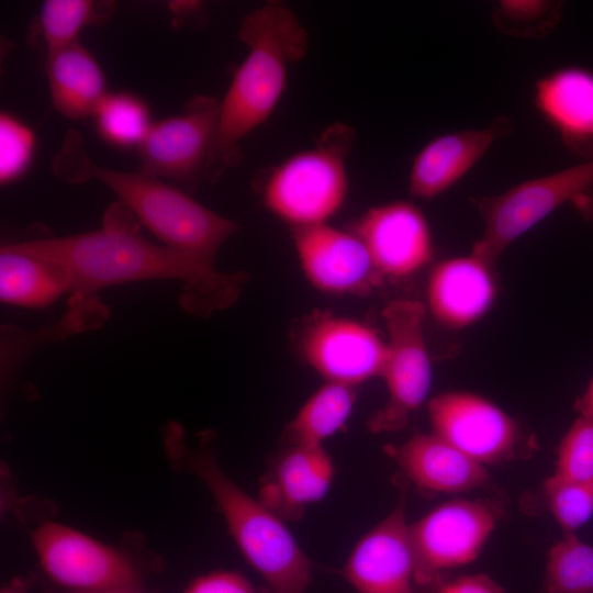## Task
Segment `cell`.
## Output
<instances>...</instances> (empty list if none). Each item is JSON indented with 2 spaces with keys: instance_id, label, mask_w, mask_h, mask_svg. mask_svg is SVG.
<instances>
[{
  "instance_id": "obj_1",
  "label": "cell",
  "mask_w": 593,
  "mask_h": 593,
  "mask_svg": "<svg viewBox=\"0 0 593 593\" xmlns=\"http://www.w3.org/2000/svg\"><path fill=\"white\" fill-rule=\"evenodd\" d=\"M11 244L64 267L70 279L69 299L97 298L101 289L127 282L177 280L183 284L180 305L206 316L232 305L249 278L244 271H219L150 242L119 201L107 210L99 230Z\"/></svg>"
},
{
  "instance_id": "obj_2",
  "label": "cell",
  "mask_w": 593,
  "mask_h": 593,
  "mask_svg": "<svg viewBox=\"0 0 593 593\" xmlns=\"http://www.w3.org/2000/svg\"><path fill=\"white\" fill-rule=\"evenodd\" d=\"M239 36L248 53L219 103L214 179L239 161L240 141L270 118L284 92L289 67L309 48L296 14L277 1L250 11Z\"/></svg>"
},
{
  "instance_id": "obj_3",
  "label": "cell",
  "mask_w": 593,
  "mask_h": 593,
  "mask_svg": "<svg viewBox=\"0 0 593 593\" xmlns=\"http://www.w3.org/2000/svg\"><path fill=\"white\" fill-rule=\"evenodd\" d=\"M164 445L172 465L198 477L222 513L249 564L272 593H307L313 564L277 514L242 490L220 467L205 439L195 448L183 429L169 423Z\"/></svg>"
},
{
  "instance_id": "obj_4",
  "label": "cell",
  "mask_w": 593,
  "mask_h": 593,
  "mask_svg": "<svg viewBox=\"0 0 593 593\" xmlns=\"http://www.w3.org/2000/svg\"><path fill=\"white\" fill-rule=\"evenodd\" d=\"M67 181L96 178L165 246L215 268L222 245L238 230L228 220L184 191L143 170L120 171L96 165L70 136L55 161Z\"/></svg>"
},
{
  "instance_id": "obj_5",
  "label": "cell",
  "mask_w": 593,
  "mask_h": 593,
  "mask_svg": "<svg viewBox=\"0 0 593 593\" xmlns=\"http://www.w3.org/2000/svg\"><path fill=\"white\" fill-rule=\"evenodd\" d=\"M354 138L351 127L336 123L314 147L278 164L262 184L265 208L292 230L328 223L348 197L346 158Z\"/></svg>"
},
{
  "instance_id": "obj_6",
  "label": "cell",
  "mask_w": 593,
  "mask_h": 593,
  "mask_svg": "<svg viewBox=\"0 0 593 593\" xmlns=\"http://www.w3.org/2000/svg\"><path fill=\"white\" fill-rule=\"evenodd\" d=\"M427 312L423 302L393 300L383 309L387 356L380 378L388 399L369 419L374 434L404 428L425 402L432 387V363L425 339Z\"/></svg>"
},
{
  "instance_id": "obj_7",
  "label": "cell",
  "mask_w": 593,
  "mask_h": 593,
  "mask_svg": "<svg viewBox=\"0 0 593 593\" xmlns=\"http://www.w3.org/2000/svg\"><path fill=\"white\" fill-rule=\"evenodd\" d=\"M593 188V160L527 179L496 195L473 201L483 220V234L471 253L495 265L517 238L567 202Z\"/></svg>"
},
{
  "instance_id": "obj_8",
  "label": "cell",
  "mask_w": 593,
  "mask_h": 593,
  "mask_svg": "<svg viewBox=\"0 0 593 593\" xmlns=\"http://www.w3.org/2000/svg\"><path fill=\"white\" fill-rule=\"evenodd\" d=\"M31 540L44 572L69 593L141 588L139 570L127 553L75 528L46 522Z\"/></svg>"
},
{
  "instance_id": "obj_9",
  "label": "cell",
  "mask_w": 593,
  "mask_h": 593,
  "mask_svg": "<svg viewBox=\"0 0 593 593\" xmlns=\"http://www.w3.org/2000/svg\"><path fill=\"white\" fill-rule=\"evenodd\" d=\"M497 518L489 502L456 499L409 525L418 586L434 585L444 571L474 561Z\"/></svg>"
},
{
  "instance_id": "obj_10",
  "label": "cell",
  "mask_w": 593,
  "mask_h": 593,
  "mask_svg": "<svg viewBox=\"0 0 593 593\" xmlns=\"http://www.w3.org/2000/svg\"><path fill=\"white\" fill-rule=\"evenodd\" d=\"M219 103L198 96L182 113L153 123L137 147L142 170L186 186L214 179Z\"/></svg>"
},
{
  "instance_id": "obj_11",
  "label": "cell",
  "mask_w": 593,
  "mask_h": 593,
  "mask_svg": "<svg viewBox=\"0 0 593 593\" xmlns=\"http://www.w3.org/2000/svg\"><path fill=\"white\" fill-rule=\"evenodd\" d=\"M434 434L481 465L517 456L521 430L516 421L492 401L467 391H450L429 400Z\"/></svg>"
},
{
  "instance_id": "obj_12",
  "label": "cell",
  "mask_w": 593,
  "mask_h": 593,
  "mask_svg": "<svg viewBox=\"0 0 593 593\" xmlns=\"http://www.w3.org/2000/svg\"><path fill=\"white\" fill-rule=\"evenodd\" d=\"M299 349L305 362L326 381L356 388L381 376L387 342L361 321L318 314L303 327Z\"/></svg>"
},
{
  "instance_id": "obj_13",
  "label": "cell",
  "mask_w": 593,
  "mask_h": 593,
  "mask_svg": "<svg viewBox=\"0 0 593 593\" xmlns=\"http://www.w3.org/2000/svg\"><path fill=\"white\" fill-rule=\"evenodd\" d=\"M384 279L409 278L434 257L430 225L413 202L396 200L368 209L350 226Z\"/></svg>"
},
{
  "instance_id": "obj_14",
  "label": "cell",
  "mask_w": 593,
  "mask_h": 593,
  "mask_svg": "<svg viewBox=\"0 0 593 593\" xmlns=\"http://www.w3.org/2000/svg\"><path fill=\"white\" fill-rule=\"evenodd\" d=\"M300 267L315 289L336 295H366L383 283L365 245L351 231L329 223L293 228Z\"/></svg>"
},
{
  "instance_id": "obj_15",
  "label": "cell",
  "mask_w": 593,
  "mask_h": 593,
  "mask_svg": "<svg viewBox=\"0 0 593 593\" xmlns=\"http://www.w3.org/2000/svg\"><path fill=\"white\" fill-rule=\"evenodd\" d=\"M340 573L357 593H417L403 504L358 540Z\"/></svg>"
},
{
  "instance_id": "obj_16",
  "label": "cell",
  "mask_w": 593,
  "mask_h": 593,
  "mask_svg": "<svg viewBox=\"0 0 593 593\" xmlns=\"http://www.w3.org/2000/svg\"><path fill=\"white\" fill-rule=\"evenodd\" d=\"M493 268L473 253L435 264L425 288L426 312L449 329H463L479 322L496 299Z\"/></svg>"
},
{
  "instance_id": "obj_17",
  "label": "cell",
  "mask_w": 593,
  "mask_h": 593,
  "mask_svg": "<svg viewBox=\"0 0 593 593\" xmlns=\"http://www.w3.org/2000/svg\"><path fill=\"white\" fill-rule=\"evenodd\" d=\"M513 131L507 116L483 128L440 134L415 155L409 174V191L418 199H434L460 181L501 137Z\"/></svg>"
},
{
  "instance_id": "obj_18",
  "label": "cell",
  "mask_w": 593,
  "mask_h": 593,
  "mask_svg": "<svg viewBox=\"0 0 593 593\" xmlns=\"http://www.w3.org/2000/svg\"><path fill=\"white\" fill-rule=\"evenodd\" d=\"M532 101L571 154L593 160L592 70L581 66L553 69L537 79Z\"/></svg>"
},
{
  "instance_id": "obj_19",
  "label": "cell",
  "mask_w": 593,
  "mask_h": 593,
  "mask_svg": "<svg viewBox=\"0 0 593 593\" xmlns=\"http://www.w3.org/2000/svg\"><path fill=\"white\" fill-rule=\"evenodd\" d=\"M385 450L410 481L426 493H460L489 481L483 465L434 433H417Z\"/></svg>"
},
{
  "instance_id": "obj_20",
  "label": "cell",
  "mask_w": 593,
  "mask_h": 593,
  "mask_svg": "<svg viewBox=\"0 0 593 593\" xmlns=\"http://www.w3.org/2000/svg\"><path fill=\"white\" fill-rule=\"evenodd\" d=\"M334 466L323 446L292 445L261 483L259 497L280 518L296 519L328 492Z\"/></svg>"
},
{
  "instance_id": "obj_21",
  "label": "cell",
  "mask_w": 593,
  "mask_h": 593,
  "mask_svg": "<svg viewBox=\"0 0 593 593\" xmlns=\"http://www.w3.org/2000/svg\"><path fill=\"white\" fill-rule=\"evenodd\" d=\"M46 74L53 105L68 119L93 116L108 94L100 65L78 42L47 54Z\"/></svg>"
},
{
  "instance_id": "obj_22",
  "label": "cell",
  "mask_w": 593,
  "mask_h": 593,
  "mask_svg": "<svg viewBox=\"0 0 593 593\" xmlns=\"http://www.w3.org/2000/svg\"><path fill=\"white\" fill-rule=\"evenodd\" d=\"M70 291L67 270L59 264L23 251L12 244L0 250V299L26 307L52 304Z\"/></svg>"
},
{
  "instance_id": "obj_23",
  "label": "cell",
  "mask_w": 593,
  "mask_h": 593,
  "mask_svg": "<svg viewBox=\"0 0 593 593\" xmlns=\"http://www.w3.org/2000/svg\"><path fill=\"white\" fill-rule=\"evenodd\" d=\"M356 401V388L328 382L318 388L288 425L292 445L323 446L344 427Z\"/></svg>"
},
{
  "instance_id": "obj_24",
  "label": "cell",
  "mask_w": 593,
  "mask_h": 593,
  "mask_svg": "<svg viewBox=\"0 0 593 593\" xmlns=\"http://www.w3.org/2000/svg\"><path fill=\"white\" fill-rule=\"evenodd\" d=\"M113 8L110 2L91 0L44 1L38 23L47 54L76 43L85 26L104 21Z\"/></svg>"
},
{
  "instance_id": "obj_25",
  "label": "cell",
  "mask_w": 593,
  "mask_h": 593,
  "mask_svg": "<svg viewBox=\"0 0 593 593\" xmlns=\"http://www.w3.org/2000/svg\"><path fill=\"white\" fill-rule=\"evenodd\" d=\"M541 593H593V546L564 534L548 551Z\"/></svg>"
},
{
  "instance_id": "obj_26",
  "label": "cell",
  "mask_w": 593,
  "mask_h": 593,
  "mask_svg": "<svg viewBox=\"0 0 593 593\" xmlns=\"http://www.w3.org/2000/svg\"><path fill=\"white\" fill-rule=\"evenodd\" d=\"M93 116L101 136L121 147H138L153 124L145 103L126 92L108 93Z\"/></svg>"
},
{
  "instance_id": "obj_27",
  "label": "cell",
  "mask_w": 593,
  "mask_h": 593,
  "mask_svg": "<svg viewBox=\"0 0 593 593\" xmlns=\"http://www.w3.org/2000/svg\"><path fill=\"white\" fill-rule=\"evenodd\" d=\"M561 5L551 0H501L492 9V22L506 35L541 38L559 23Z\"/></svg>"
},
{
  "instance_id": "obj_28",
  "label": "cell",
  "mask_w": 593,
  "mask_h": 593,
  "mask_svg": "<svg viewBox=\"0 0 593 593\" xmlns=\"http://www.w3.org/2000/svg\"><path fill=\"white\" fill-rule=\"evenodd\" d=\"M542 493L564 534H574L593 516V480L574 481L553 473L545 480Z\"/></svg>"
},
{
  "instance_id": "obj_29",
  "label": "cell",
  "mask_w": 593,
  "mask_h": 593,
  "mask_svg": "<svg viewBox=\"0 0 593 593\" xmlns=\"http://www.w3.org/2000/svg\"><path fill=\"white\" fill-rule=\"evenodd\" d=\"M555 474L574 481L593 480V419L580 415L563 435Z\"/></svg>"
},
{
  "instance_id": "obj_30",
  "label": "cell",
  "mask_w": 593,
  "mask_h": 593,
  "mask_svg": "<svg viewBox=\"0 0 593 593\" xmlns=\"http://www.w3.org/2000/svg\"><path fill=\"white\" fill-rule=\"evenodd\" d=\"M35 145L32 130L8 113L0 116V180L18 179L29 167Z\"/></svg>"
},
{
  "instance_id": "obj_31",
  "label": "cell",
  "mask_w": 593,
  "mask_h": 593,
  "mask_svg": "<svg viewBox=\"0 0 593 593\" xmlns=\"http://www.w3.org/2000/svg\"><path fill=\"white\" fill-rule=\"evenodd\" d=\"M183 593H272L236 571L216 570L193 579Z\"/></svg>"
},
{
  "instance_id": "obj_32",
  "label": "cell",
  "mask_w": 593,
  "mask_h": 593,
  "mask_svg": "<svg viewBox=\"0 0 593 593\" xmlns=\"http://www.w3.org/2000/svg\"><path fill=\"white\" fill-rule=\"evenodd\" d=\"M433 586L430 593H505L496 581L484 573L440 580Z\"/></svg>"
},
{
  "instance_id": "obj_33",
  "label": "cell",
  "mask_w": 593,
  "mask_h": 593,
  "mask_svg": "<svg viewBox=\"0 0 593 593\" xmlns=\"http://www.w3.org/2000/svg\"><path fill=\"white\" fill-rule=\"evenodd\" d=\"M572 203L588 219L593 220V191L583 192L575 198Z\"/></svg>"
},
{
  "instance_id": "obj_34",
  "label": "cell",
  "mask_w": 593,
  "mask_h": 593,
  "mask_svg": "<svg viewBox=\"0 0 593 593\" xmlns=\"http://www.w3.org/2000/svg\"><path fill=\"white\" fill-rule=\"evenodd\" d=\"M579 409L582 415L593 419V378L590 381L585 393L580 399Z\"/></svg>"
},
{
  "instance_id": "obj_35",
  "label": "cell",
  "mask_w": 593,
  "mask_h": 593,
  "mask_svg": "<svg viewBox=\"0 0 593 593\" xmlns=\"http://www.w3.org/2000/svg\"><path fill=\"white\" fill-rule=\"evenodd\" d=\"M29 586L22 579H13L5 583L0 593H27Z\"/></svg>"
},
{
  "instance_id": "obj_36",
  "label": "cell",
  "mask_w": 593,
  "mask_h": 593,
  "mask_svg": "<svg viewBox=\"0 0 593 593\" xmlns=\"http://www.w3.org/2000/svg\"><path fill=\"white\" fill-rule=\"evenodd\" d=\"M72 593H143L141 588H119L91 592H72Z\"/></svg>"
}]
</instances>
